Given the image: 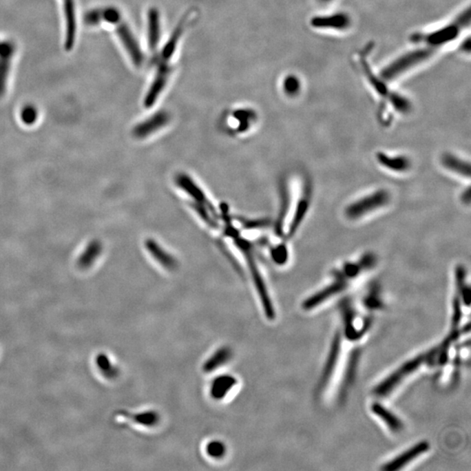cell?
Masks as SVG:
<instances>
[{
    "label": "cell",
    "mask_w": 471,
    "mask_h": 471,
    "mask_svg": "<svg viewBox=\"0 0 471 471\" xmlns=\"http://www.w3.org/2000/svg\"><path fill=\"white\" fill-rule=\"evenodd\" d=\"M470 9L468 8L457 14L450 21L430 31L417 32L410 35V41L415 45H423L439 52L460 39L469 28Z\"/></svg>",
    "instance_id": "6da1fadb"
},
{
    "label": "cell",
    "mask_w": 471,
    "mask_h": 471,
    "mask_svg": "<svg viewBox=\"0 0 471 471\" xmlns=\"http://www.w3.org/2000/svg\"><path fill=\"white\" fill-rule=\"evenodd\" d=\"M369 47L366 50L361 51L355 56L356 65L361 70L363 77H364L368 86L372 88L373 92L381 99L386 106H391L397 112L401 114H408L412 109V104L407 97L402 96L391 90L388 83L384 80L379 74L375 73L368 62Z\"/></svg>",
    "instance_id": "7a4b0ae2"
},
{
    "label": "cell",
    "mask_w": 471,
    "mask_h": 471,
    "mask_svg": "<svg viewBox=\"0 0 471 471\" xmlns=\"http://www.w3.org/2000/svg\"><path fill=\"white\" fill-rule=\"evenodd\" d=\"M437 52L423 45H417V48L404 52L389 62L379 74L389 84L394 83L426 64Z\"/></svg>",
    "instance_id": "3957f363"
},
{
    "label": "cell",
    "mask_w": 471,
    "mask_h": 471,
    "mask_svg": "<svg viewBox=\"0 0 471 471\" xmlns=\"http://www.w3.org/2000/svg\"><path fill=\"white\" fill-rule=\"evenodd\" d=\"M438 355H440L439 348H435L433 351L428 352L426 355L418 356V357L412 359V361L408 362L401 368H399L397 372L378 385V387L375 390V394L379 395V397H384V395L388 394L406 376L417 370L419 366L423 364V363L430 362V359H434Z\"/></svg>",
    "instance_id": "277c9868"
},
{
    "label": "cell",
    "mask_w": 471,
    "mask_h": 471,
    "mask_svg": "<svg viewBox=\"0 0 471 471\" xmlns=\"http://www.w3.org/2000/svg\"><path fill=\"white\" fill-rule=\"evenodd\" d=\"M390 200V196L387 191L379 189V191L372 193L370 195L364 196L359 200L352 202L346 209V216L349 219L361 218L364 216L376 211L379 208L384 207Z\"/></svg>",
    "instance_id": "5b68a950"
},
{
    "label": "cell",
    "mask_w": 471,
    "mask_h": 471,
    "mask_svg": "<svg viewBox=\"0 0 471 471\" xmlns=\"http://www.w3.org/2000/svg\"><path fill=\"white\" fill-rule=\"evenodd\" d=\"M311 28L320 32H345L353 26V19L348 12H338L313 16Z\"/></svg>",
    "instance_id": "8992f818"
},
{
    "label": "cell",
    "mask_w": 471,
    "mask_h": 471,
    "mask_svg": "<svg viewBox=\"0 0 471 471\" xmlns=\"http://www.w3.org/2000/svg\"><path fill=\"white\" fill-rule=\"evenodd\" d=\"M240 247L244 251L245 256H247L249 267H250L251 275H253L254 284L256 286L258 295H260L262 305H263L264 313H266L268 319L274 320L275 311L273 302H271L269 293L267 292V288L263 278H262L257 264L254 262L250 249H249L248 244L243 243V242H240Z\"/></svg>",
    "instance_id": "52a82bcc"
},
{
    "label": "cell",
    "mask_w": 471,
    "mask_h": 471,
    "mask_svg": "<svg viewBox=\"0 0 471 471\" xmlns=\"http://www.w3.org/2000/svg\"><path fill=\"white\" fill-rule=\"evenodd\" d=\"M114 25H116L118 37L122 42L127 54L129 55L131 61L136 67H140L144 61V55L129 26L122 21V19H118L116 23H114Z\"/></svg>",
    "instance_id": "ba28073f"
},
{
    "label": "cell",
    "mask_w": 471,
    "mask_h": 471,
    "mask_svg": "<svg viewBox=\"0 0 471 471\" xmlns=\"http://www.w3.org/2000/svg\"><path fill=\"white\" fill-rule=\"evenodd\" d=\"M15 51L16 47L13 42L8 41L0 43V98L5 96L8 88L10 70Z\"/></svg>",
    "instance_id": "9c48e42d"
},
{
    "label": "cell",
    "mask_w": 471,
    "mask_h": 471,
    "mask_svg": "<svg viewBox=\"0 0 471 471\" xmlns=\"http://www.w3.org/2000/svg\"><path fill=\"white\" fill-rule=\"evenodd\" d=\"M170 73H171V68L168 64L159 63L156 76L154 78L151 86L146 94L145 99H144V105L146 107H152L156 103V100L158 99L160 94H162L167 83H168Z\"/></svg>",
    "instance_id": "30bf717a"
},
{
    "label": "cell",
    "mask_w": 471,
    "mask_h": 471,
    "mask_svg": "<svg viewBox=\"0 0 471 471\" xmlns=\"http://www.w3.org/2000/svg\"><path fill=\"white\" fill-rule=\"evenodd\" d=\"M65 21V49L71 51L74 48L77 34L76 8L74 0H62Z\"/></svg>",
    "instance_id": "8fae6325"
},
{
    "label": "cell",
    "mask_w": 471,
    "mask_h": 471,
    "mask_svg": "<svg viewBox=\"0 0 471 471\" xmlns=\"http://www.w3.org/2000/svg\"><path fill=\"white\" fill-rule=\"evenodd\" d=\"M170 120L169 114L165 111H160L151 117L134 127L133 135L136 138H145L167 125Z\"/></svg>",
    "instance_id": "7c38bea8"
},
{
    "label": "cell",
    "mask_w": 471,
    "mask_h": 471,
    "mask_svg": "<svg viewBox=\"0 0 471 471\" xmlns=\"http://www.w3.org/2000/svg\"><path fill=\"white\" fill-rule=\"evenodd\" d=\"M430 449V444L427 441H421L415 446L412 447L411 449L406 451L404 454H400V456L395 458V459L391 461L390 463L386 464V465L382 468L384 470H397L401 469V468L406 465V464L410 463L421 454L427 452L428 450Z\"/></svg>",
    "instance_id": "4fadbf2b"
},
{
    "label": "cell",
    "mask_w": 471,
    "mask_h": 471,
    "mask_svg": "<svg viewBox=\"0 0 471 471\" xmlns=\"http://www.w3.org/2000/svg\"><path fill=\"white\" fill-rule=\"evenodd\" d=\"M176 181L180 188L186 191L191 198H194L196 204L205 205V207L211 209V211H214V209L211 207V205L207 200V198L205 196L204 192L201 191V189L199 188L187 175H179L178 178H176Z\"/></svg>",
    "instance_id": "5bb4252c"
},
{
    "label": "cell",
    "mask_w": 471,
    "mask_h": 471,
    "mask_svg": "<svg viewBox=\"0 0 471 471\" xmlns=\"http://www.w3.org/2000/svg\"><path fill=\"white\" fill-rule=\"evenodd\" d=\"M103 244L99 240H93L87 244L85 250L78 256L77 260L78 266L81 269H87L93 266L101 255L103 254Z\"/></svg>",
    "instance_id": "9a60e30c"
},
{
    "label": "cell",
    "mask_w": 471,
    "mask_h": 471,
    "mask_svg": "<svg viewBox=\"0 0 471 471\" xmlns=\"http://www.w3.org/2000/svg\"><path fill=\"white\" fill-rule=\"evenodd\" d=\"M188 21L189 13L187 15H185V17H183L181 19L179 25L176 26L172 35L170 36L169 41H167L165 47L163 48L161 54H160L159 63H167V62L169 61V59L173 56L176 47H178L180 39L182 37L183 31H185V26L188 24Z\"/></svg>",
    "instance_id": "2e32d148"
},
{
    "label": "cell",
    "mask_w": 471,
    "mask_h": 471,
    "mask_svg": "<svg viewBox=\"0 0 471 471\" xmlns=\"http://www.w3.org/2000/svg\"><path fill=\"white\" fill-rule=\"evenodd\" d=\"M145 247L149 254L158 262L162 266L165 267L169 271L175 270L178 267V262L165 250H163L161 245L156 243L155 240H148L146 241Z\"/></svg>",
    "instance_id": "e0dca14e"
},
{
    "label": "cell",
    "mask_w": 471,
    "mask_h": 471,
    "mask_svg": "<svg viewBox=\"0 0 471 471\" xmlns=\"http://www.w3.org/2000/svg\"><path fill=\"white\" fill-rule=\"evenodd\" d=\"M346 287V283L344 281L338 280L335 283L331 284V286H327L325 289L320 291V292L314 294L313 296L307 299L305 302L303 303L304 308L308 310L313 308L323 301L326 300L328 297L335 295V294L342 292Z\"/></svg>",
    "instance_id": "ac0fdd59"
},
{
    "label": "cell",
    "mask_w": 471,
    "mask_h": 471,
    "mask_svg": "<svg viewBox=\"0 0 471 471\" xmlns=\"http://www.w3.org/2000/svg\"><path fill=\"white\" fill-rule=\"evenodd\" d=\"M378 163L384 168L394 172L407 171L410 168V161L405 156H389L384 152H379L376 155Z\"/></svg>",
    "instance_id": "d6986e66"
},
{
    "label": "cell",
    "mask_w": 471,
    "mask_h": 471,
    "mask_svg": "<svg viewBox=\"0 0 471 471\" xmlns=\"http://www.w3.org/2000/svg\"><path fill=\"white\" fill-rule=\"evenodd\" d=\"M161 36V21L160 13L156 8L149 9L148 12V39L149 48L155 50L158 45Z\"/></svg>",
    "instance_id": "ffe728a7"
},
{
    "label": "cell",
    "mask_w": 471,
    "mask_h": 471,
    "mask_svg": "<svg viewBox=\"0 0 471 471\" xmlns=\"http://www.w3.org/2000/svg\"><path fill=\"white\" fill-rule=\"evenodd\" d=\"M237 381L231 375H222L216 378L211 386V395L215 400H220L231 390Z\"/></svg>",
    "instance_id": "44dd1931"
},
{
    "label": "cell",
    "mask_w": 471,
    "mask_h": 471,
    "mask_svg": "<svg viewBox=\"0 0 471 471\" xmlns=\"http://www.w3.org/2000/svg\"><path fill=\"white\" fill-rule=\"evenodd\" d=\"M340 335H337L335 339H333V345L331 348V351H330L328 359H327L326 365L325 369H324L322 381H320V386L322 388L325 387V386L328 384L329 379L331 377L333 369L335 368L337 363V359L339 357V350H340Z\"/></svg>",
    "instance_id": "7402d4cb"
},
{
    "label": "cell",
    "mask_w": 471,
    "mask_h": 471,
    "mask_svg": "<svg viewBox=\"0 0 471 471\" xmlns=\"http://www.w3.org/2000/svg\"><path fill=\"white\" fill-rule=\"evenodd\" d=\"M441 163L445 168L450 169V171L466 176L468 178H470V166L469 163L464 162L458 157L451 155V154H446L441 158Z\"/></svg>",
    "instance_id": "603a6c76"
},
{
    "label": "cell",
    "mask_w": 471,
    "mask_h": 471,
    "mask_svg": "<svg viewBox=\"0 0 471 471\" xmlns=\"http://www.w3.org/2000/svg\"><path fill=\"white\" fill-rule=\"evenodd\" d=\"M231 350L227 346L219 348L208 359L204 364V371L205 373H211L215 371L216 369L221 368L222 365L230 361L231 358Z\"/></svg>",
    "instance_id": "cb8c5ba5"
},
{
    "label": "cell",
    "mask_w": 471,
    "mask_h": 471,
    "mask_svg": "<svg viewBox=\"0 0 471 471\" xmlns=\"http://www.w3.org/2000/svg\"><path fill=\"white\" fill-rule=\"evenodd\" d=\"M309 204L310 196L309 193H307L306 195L304 196L303 198L300 199L299 205H297L295 215H294L293 221L291 222L288 237H292V236L295 233L297 228H299L301 222H302L303 219L306 217L307 211H308L309 209Z\"/></svg>",
    "instance_id": "d4e9b609"
},
{
    "label": "cell",
    "mask_w": 471,
    "mask_h": 471,
    "mask_svg": "<svg viewBox=\"0 0 471 471\" xmlns=\"http://www.w3.org/2000/svg\"><path fill=\"white\" fill-rule=\"evenodd\" d=\"M372 411L375 415H377L379 418H381L392 431L398 432L401 430V421L397 417H395L390 411L386 410L384 406L379 404H373Z\"/></svg>",
    "instance_id": "484cf974"
},
{
    "label": "cell",
    "mask_w": 471,
    "mask_h": 471,
    "mask_svg": "<svg viewBox=\"0 0 471 471\" xmlns=\"http://www.w3.org/2000/svg\"><path fill=\"white\" fill-rule=\"evenodd\" d=\"M283 88L286 96L295 97L300 93L301 81L295 75H289L284 78Z\"/></svg>",
    "instance_id": "4316f807"
},
{
    "label": "cell",
    "mask_w": 471,
    "mask_h": 471,
    "mask_svg": "<svg viewBox=\"0 0 471 471\" xmlns=\"http://www.w3.org/2000/svg\"><path fill=\"white\" fill-rule=\"evenodd\" d=\"M21 118L25 125H34L39 118L38 109L32 105H26L21 110Z\"/></svg>",
    "instance_id": "83f0119b"
},
{
    "label": "cell",
    "mask_w": 471,
    "mask_h": 471,
    "mask_svg": "<svg viewBox=\"0 0 471 471\" xmlns=\"http://www.w3.org/2000/svg\"><path fill=\"white\" fill-rule=\"evenodd\" d=\"M158 415L153 411L144 412V413L134 415V420L137 423L144 425V426H154L158 421Z\"/></svg>",
    "instance_id": "f1b7e54d"
},
{
    "label": "cell",
    "mask_w": 471,
    "mask_h": 471,
    "mask_svg": "<svg viewBox=\"0 0 471 471\" xmlns=\"http://www.w3.org/2000/svg\"><path fill=\"white\" fill-rule=\"evenodd\" d=\"M97 365L101 372H103V374L107 376V377H114L116 376V370L114 368L109 359L106 356H99L97 359Z\"/></svg>",
    "instance_id": "f546056e"
},
{
    "label": "cell",
    "mask_w": 471,
    "mask_h": 471,
    "mask_svg": "<svg viewBox=\"0 0 471 471\" xmlns=\"http://www.w3.org/2000/svg\"><path fill=\"white\" fill-rule=\"evenodd\" d=\"M207 453L214 458H220L225 454L224 444L219 441H213L207 446Z\"/></svg>",
    "instance_id": "4dcf8cb0"
},
{
    "label": "cell",
    "mask_w": 471,
    "mask_h": 471,
    "mask_svg": "<svg viewBox=\"0 0 471 471\" xmlns=\"http://www.w3.org/2000/svg\"><path fill=\"white\" fill-rule=\"evenodd\" d=\"M103 21V15H101V9L93 10V11L88 12L85 16V22L90 25H96Z\"/></svg>",
    "instance_id": "1f68e13d"
},
{
    "label": "cell",
    "mask_w": 471,
    "mask_h": 471,
    "mask_svg": "<svg viewBox=\"0 0 471 471\" xmlns=\"http://www.w3.org/2000/svg\"><path fill=\"white\" fill-rule=\"evenodd\" d=\"M461 318H462V312H461V305L459 299H456L454 302V316H453V326H458Z\"/></svg>",
    "instance_id": "d6a6232c"
},
{
    "label": "cell",
    "mask_w": 471,
    "mask_h": 471,
    "mask_svg": "<svg viewBox=\"0 0 471 471\" xmlns=\"http://www.w3.org/2000/svg\"><path fill=\"white\" fill-rule=\"evenodd\" d=\"M274 260L277 263H284L287 258L286 249L284 247H280L275 250L273 253Z\"/></svg>",
    "instance_id": "836d02e7"
},
{
    "label": "cell",
    "mask_w": 471,
    "mask_h": 471,
    "mask_svg": "<svg viewBox=\"0 0 471 471\" xmlns=\"http://www.w3.org/2000/svg\"><path fill=\"white\" fill-rule=\"evenodd\" d=\"M320 3V4L322 5H326V4H330V3L333 2V0H317Z\"/></svg>",
    "instance_id": "e575fe53"
}]
</instances>
